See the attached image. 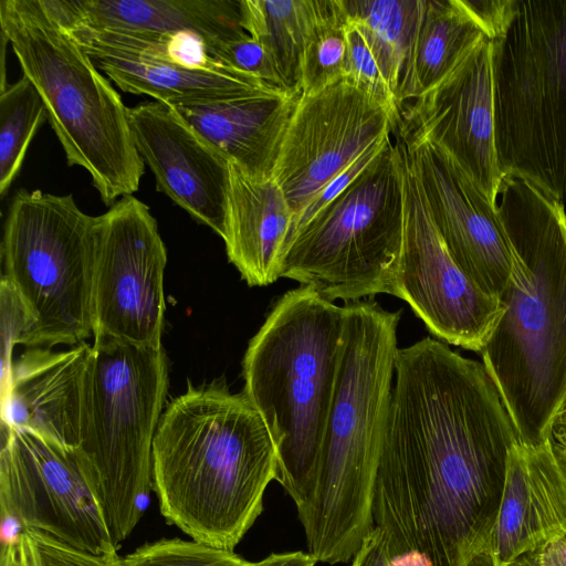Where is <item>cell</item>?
<instances>
[{"instance_id":"28","label":"cell","mask_w":566,"mask_h":566,"mask_svg":"<svg viewBox=\"0 0 566 566\" xmlns=\"http://www.w3.org/2000/svg\"><path fill=\"white\" fill-rule=\"evenodd\" d=\"M346 20L347 17L343 6V10L336 17L323 23L312 35L302 61V94L315 93L340 78L347 77Z\"/></svg>"},{"instance_id":"23","label":"cell","mask_w":566,"mask_h":566,"mask_svg":"<svg viewBox=\"0 0 566 566\" xmlns=\"http://www.w3.org/2000/svg\"><path fill=\"white\" fill-rule=\"evenodd\" d=\"M62 21L91 29L198 34L208 52L248 33L241 0H45Z\"/></svg>"},{"instance_id":"36","label":"cell","mask_w":566,"mask_h":566,"mask_svg":"<svg viewBox=\"0 0 566 566\" xmlns=\"http://www.w3.org/2000/svg\"><path fill=\"white\" fill-rule=\"evenodd\" d=\"M532 555L538 566H566V538L548 542Z\"/></svg>"},{"instance_id":"7","label":"cell","mask_w":566,"mask_h":566,"mask_svg":"<svg viewBox=\"0 0 566 566\" xmlns=\"http://www.w3.org/2000/svg\"><path fill=\"white\" fill-rule=\"evenodd\" d=\"M168 381L163 346L94 337L74 453L117 547L147 506Z\"/></svg>"},{"instance_id":"27","label":"cell","mask_w":566,"mask_h":566,"mask_svg":"<svg viewBox=\"0 0 566 566\" xmlns=\"http://www.w3.org/2000/svg\"><path fill=\"white\" fill-rule=\"evenodd\" d=\"M342 1L346 15L361 22L392 56L399 66L401 81L421 0Z\"/></svg>"},{"instance_id":"34","label":"cell","mask_w":566,"mask_h":566,"mask_svg":"<svg viewBox=\"0 0 566 566\" xmlns=\"http://www.w3.org/2000/svg\"><path fill=\"white\" fill-rule=\"evenodd\" d=\"M461 1L491 40H495L504 33L513 19L517 4V0Z\"/></svg>"},{"instance_id":"4","label":"cell","mask_w":566,"mask_h":566,"mask_svg":"<svg viewBox=\"0 0 566 566\" xmlns=\"http://www.w3.org/2000/svg\"><path fill=\"white\" fill-rule=\"evenodd\" d=\"M332 408L312 496L297 511L308 553L327 564L355 556L374 528V485L389 415L401 311L373 297L344 305Z\"/></svg>"},{"instance_id":"37","label":"cell","mask_w":566,"mask_h":566,"mask_svg":"<svg viewBox=\"0 0 566 566\" xmlns=\"http://www.w3.org/2000/svg\"><path fill=\"white\" fill-rule=\"evenodd\" d=\"M317 560L304 552L271 554L260 562V566H315Z\"/></svg>"},{"instance_id":"15","label":"cell","mask_w":566,"mask_h":566,"mask_svg":"<svg viewBox=\"0 0 566 566\" xmlns=\"http://www.w3.org/2000/svg\"><path fill=\"white\" fill-rule=\"evenodd\" d=\"M394 132L442 148L497 206L504 177L495 137L493 41H481L440 83L402 103Z\"/></svg>"},{"instance_id":"32","label":"cell","mask_w":566,"mask_h":566,"mask_svg":"<svg viewBox=\"0 0 566 566\" xmlns=\"http://www.w3.org/2000/svg\"><path fill=\"white\" fill-rule=\"evenodd\" d=\"M209 54L216 60L262 81L289 91L268 49L249 34L213 48ZM297 94V93H296Z\"/></svg>"},{"instance_id":"14","label":"cell","mask_w":566,"mask_h":566,"mask_svg":"<svg viewBox=\"0 0 566 566\" xmlns=\"http://www.w3.org/2000/svg\"><path fill=\"white\" fill-rule=\"evenodd\" d=\"M396 125L395 116L349 77L301 94L272 174L294 218Z\"/></svg>"},{"instance_id":"24","label":"cell","mask_w":566,"mask_h":566,"mask_svg":"<svg viewBox=\"0 0 566 566\" xmlns=\"http://www.w3.org/2000/svg\"><path fill=\"white\" fill-rule=\"evenodd\" d=\"M486 38L461 0H421L400 81L399 109L440 83Z\"/></svg>"},{"instance_id":"40","label":"cell","mask_w":566,"mask_h":566,"mask_svg":"<svg viewBox=\"0 0 566 566\" xmlns=\"http://www.w3.org/2000/svg\"><path fill=\"white\" fill-rule=\"evenodd\" d=\"M464 566H497L486 552L472 556ZM510 566H520L518 562Z\"/></svg>"},{"instance_id":"18","label":"cell","mask_w":566,"mask_h":566,"mask_svg":"<svg viewBox=\"0 0 566 566\" xmlns=\"http://www.w3.org/2000/svg\"><path fill=\"white\" fill-rule=\"evenodd\" d=\"M558 538H566V471L553 440L539 447L517 441L485 552L497 566H510Z\"/></svg>"},{"instance_id":"13","label":"cell","mask_w":566,"mask_h":566,"mask_svg":"<svg viewBox=\"0 0 566 566\" xmlns=\"http://www.w3.org/2000/svg\"><path fill=\"white\" fill-rule=\"evenodd\" d=\"M403 238L394 296L411 307L439 340L481 352L502 313L451 256L430 214L402 140Z\"/></svg>"},{"instance_id":"10","label":"cell","mask_w":566,"mask_h":566,"mask_svg":"<svg viewBox=\"0 0 566 566\" xmlns=\"http://www.w3.org/2000/svg\"><path fill=\"white\" fill-rule=\"evenodd\" d=\"M95 221L72 195L19 190L1 243L4 276L33 319L29 348L78 345L93 335Z\"/></svg>"},{"instance_id":"38","label":"cell","mask_w":566,"mask_h":566,"mask_svg":"<svg viewBox=\"0 0 566 566\" xmlns=\"http://www.w3.org/2000/svg\"><path fill=\"white\" fill-rule=\"evenodd\" d=\"M0 566H25L21 537L1 545Z\"/></svg>"},{"instance_id":"31","label":"cell","mask_w":566,"mask_h":566,"mask_svg":"<svg viewBox=\"0 0 566 566\" xmlns=\"http://www.w3.org/2000/svg\"><path fill=\"white\" fill-rule=\"evenodd\" d=\"M1 308V390L10 379L14 345L27 346L33 332V319L20 295L2 275L0 283Z\"/></svg>"},{"instance_id":"19","label":"cell","mask_w":566,"mask_h":566,"mask_svg":"<svg viewBox=\"0 0 566 566\" xmlns=\"http://www.w3.org/2000/svg\"><path fill=\"white\" fill-rule=\"evenodd\" d=\"M90 352L86 342L64 352H24L1 390L2 427L30 430L74 451Z\"/></svg>"},{"instance_id":"35","label":"cell","mask_w":566,"mask_h":566,"mask_svg":"<svg viewBox=\"0 0 566 566\" xmlns=\"http://www.w3.org/2000/svg\"><path fill=\"white\" fill-rule=\"evenodd\" d=\"M353 558L352 566H389L385 537L379 527L374 526Z\"/></svg>"},{"instance_id":"8","label":"cell","mask_w":566,"mask_h":566,"mask_svg":"<svg viewBox=\"0 0 566 566\" xmlns=\"http://www.w3.org/2000/svg\"><path fill=\"white\" fill-rule=\"evenodd\" d=\"M493 41L500 169L566 199V0H517Z\"/></svg>"},{"instance_id":"16","label":"cell","mask_w":566,"mask_h":566,"mask_svg":"<svg viewBox=\"0 0 566 566\" xmlns=\"http://www.w3.org/2000/svg\"><path fill=\"white\" fill-rule=\"evenodd\" d=\"M400 139L451 256L482 292L500 301L513 255L497 206L442 148L428 140Z\"/></svg>"},{"instance_id":"5","label":"cell","mask_w":566,"mask_h":566,"mask_svg":"<svg viewBox=\"0 0 566 566\" xmlns=\"http://www.w3.org/2000/svg\"><path fill=\"white\" fill-rule=\"evenodd\" d=\"M343 332L344 306L300 285L274 303L243 357L242 392L272 434L276 481L297 511L315 486Z\"/></svg>"},{"instance_id":"9","label":"cell","mask_w":566,"mask_h":566,"mask_svg":"<svg viewBox=\"0 0 566 566\" xmlns=\"http://www.w3.org/2000/svg\"><path fill=\"white\" fill-rule=\"evenodd\" d=\"M403 221L400 146L390 138L366 170L296 232L280 276L333 302L394 296Z\"/></svg>"},{"instance_id":"12","label":"cell","mask_w":566,"mask_h":566,"mask_svg":"<svg viewBox=\"0 0 566 566\" xmlns=\"http://www.w3.org/2000/svg\"><path fill=\"white\" fill-rule=\"evenodd\" d=\"M167 251L149 207L133 195L95 221L93 336L161 347Z\"/></svg>"},{"instance_id":"3","label":"cell","mask_w":566,"mask_h":566,"mask_svg":"<svg viewBox=\"0 0 566 566\" xmlns=\"http://www.w3.org/2000/svg\"><path fill=\"white\" fill-rule=\"evenodd\" d=\"M277 452L262 416L223 379L171 399L153 443V489L167 523L233 551L263 511Z\"/></svg>"},{"instance_id":"21","label":"cell","mask_w":566,"mask_h":566,"mask_svg":"<svg viewBox=\"0 0 566 566\" xmlns=\"http://www.w3.org/2000/svg\"><path fill=\"white\" fill-rule=\"evenodd\" d=\"M301 94L283 88L234 98L171 106L244 172L272 177L281 143Z\"/></svg>"},{"instance_id":"22","label":"cell","mask_w":566,"mask_h":566,"mask_svg":"<svg viewBox=\"0 0 566 566\" xmlns=\"http://www.w3.org/2000/svg\"><path fill=\"white\" fill-rule=\"evenodd\" d=\"M74 39L120 90L148 95L169 106L214 102L280 88L220 61L210 67L188 69L148 53Z\"/></svg>"},{"instance_id":"6","label":"cell","mask_w":566,"mask_h":566,"mask_svg":"<svg viewBox=\"0 0 566 566\" xmlns=\"http://www.w3.org/2000/svg\"><path fill=\"white\" fill-rule=\"evenodd\" d=\"M1 34L41 95L69 166H80L107 206L145 172L128 107L44 0H1Z\"/></svg>"},{"instance_id":"41","label":"cell","mask_w":566,"mask_h":566,"mask_svg":"<svg viewBox=\"0 0 566 566\" xmlns=\"http://www.w3.org/2000/svg\"><path fill=\"white\" fill-rule=\"evenodd\" d=\"M553 444H554V450H555L556 457H557L559 463L562 464V467L564 468V470L566 471V448L556 446L554 442H553Z\"/></svg>"},{"instance_id":"2","label":"cell","mask_w":566,"mask_h":566,"mask_svg":"<svg viewBox=\"0 0 566 566\" xmlns=\"http://www.w3.org/2000/svg\"><path fill=\"white\" fill-rule=\"evenodd\" d=\"M497 214L513 271L480 354L520 441L539 447L566 401V212L531 182L504 176Z\"/></svg>"},{"instance_id":"30","label":"cell","mask_w":566,"mask_h":566,"mask_svg":"<svg viewBox=\"0 0 566 566\" xmlns=\"http://www.w3.org/2000/svg\"><path fill=\"white\" fill-rule=\"evenodd\" d=\"M25 566H123L117 552L93 554L33 530L21 533Z\"/></svg>"},{"instance_id":"11","label":"cell","mask_w":566,"mask_h":566,"mask_svg":"<svg viewBox=\"0 0 566 566\" xmlns=\"http://www.w3.org/2000/svg\"><path fill=\"white\" fill-rule=\"evenodd\" d=\"M1 431V545L33 530L93 554L117 552L74 451L30 430Z\"/></svg>"},{"instance_id":"25","label":"cell","mask_w":566,"mask_h":566,"mask_svg":"<svg viewBox=\"0 0 566 566\" xmlns=\"http://www.w3.org/2000/svg\"><path fill=\"white\" fill-rule=\"evenodd\" d=\"M342 10V0H241L243 29L268 49L285 87L297 94L312 35Z\"/></svg>"},{"instance_id":"20","label":"cell","mask_w":566,"mask_h":566,"mask_svg":"<svg viewBox=\"0 0 566 566\" xmlns=\"http://www.w3.org/2000/svg\"><path fill=\"white\" fill-rule=\"evenodd\" d=\"M293 211L273 179L253 177L229 164L222 239L229 261L250 286L279 279Z\"/></svg>"},{"instance_id":"33","label":"cell","mask_w":566,"mask_h":566,"mask_svg":"<svg viewBox=\"0 0 566 566\" xmlns=\"http://www.w3.org/2000/svg\"><path fill=\"white\" fill-rule=\"evenodd\" d=\"M390 138L391 135L367 149L314 197L305 209L294 218L287 244L296 232L302 229L319 210L334 200L366 170V168L384 150Z\"/></svg>"},{"instance_id":"1","label":"cell","mask_w":566,"mask_h":566,"mask_svg":"<svg viewBox=\"0 0 566 566\" xmlns=\"http://www.w3.org/2000/svg\"><path fill=\"white\" fill-rule=\"evenodd\" d=\"M517 441L483 363L431 337L399 348L371 510L389 559L464 566L485 552Z\"/></svg>"},{"instance_id":"17","label":"cell","mask_w":566,"mask_h":566,"mask_svg":"<svg viewBox=\"0 0 566 566\" xmlns=\"http://www.w3.org/2000/svg\"><path fill=\"white\" fill-rule=\"evenodd\" d=\"M128 117L157 190L222 238L230 160L161 102L128 107Z\"/></svg>"},{"instance_id":"29","label":"cell","mask_w":566,"mask_h":566,"mask_svg":"<svg viewBox=\"0 0 566 566\" xmlns=\"http://www.w3.org/2000/svg\"><path fill=\"white\" fill-rule=\"evenodd\" d=\"M123 566H260L233 551L180 538L147 543L123 558Z\"/></svg>"},{"instance_id":"42","label":"cell","mask_w":566,"mask_h":566,"mask_svg":"<svg viewBox=\"0 0 566 566\" xmlns=\"http://www.w3.org/2000/svg\"><path fill=\"white\" fill-rule=\"evenodd\" d=\"M520 566H538L533 555H526L518 560Z\"/></svg>"},{"instance_id":"39","label":"cell","mask_w":566,"mask_h":566,"mask_svg":"<svg viewBox=\"0 0 566 566\" xmlns=\"http://www.w3.org/2000/svg\"><path fill=\"white\" fill-rule=\"evenodd\" d=\"M552 438L555 444L566 448V401L554 420Z\"/></svg>"},{"instance_id":"26","label":"cell","mask_w":566,"mask_h":566,"mask_svg":"<svg viewBox=\"0 0 566 566\" xmlns=\"http://www.w3.org/2000/svg\"><path fill=\"white\" fill-rule=\"evenodd\" d=\"M48 119L45 104L32 82L22 75L0 94V195L18 176L30 143Z\"/></svg>"}]
</instances>
